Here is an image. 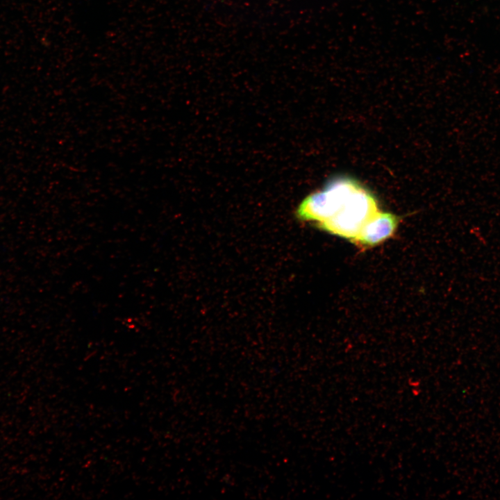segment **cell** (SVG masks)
Returning a JSON list of instances; mask_svg holds the SVG:
<instances>
[{
  "label": "cell",
  "mask_w": 500,
  "mask_h": 500,
  "mask_svg": "<svg viewBox=\"0 0 500 500\" xmlns=\"http://www.w3.org/2000/svg\"><path fill=\"white\" fill-rule=\"evenodd\" d=\"M378 210L374 195L361 185L347 198L332 217L317 226L352 241Z\"/></svg>",
  "instance_id": "cell-1"
},
{
  "label": "cell",
  "mask_w": 500,
  "mask_h": 500,
  "mask_svg": "<svg viewBox=\"0 0 500 500\" xmlns=\"http://www.w3.org/2000/svg\"><path fill=\"white\" fill-rule=\"evenodd\" d=\"M361 184L351 178L331 180L321 190L307 196L299 204L297 217L303 222H324L332 217L346 199Z\"/></svg>",
  "instance_id": "cell-2"
},
{
  "label": "cell",
  "mask_w": 500,
  "mask_h": 500,
  "mask_svg": "<svg viewBox=\"0 0 500 500\" xmlns=\"http://www.w3.org/2000/svg\"><path fill=\"white\" fill-rule=\"evenodd\" d=\"M399 222L394 214L378 210L351 242L362 248L377 246L394 235Z\"/></svg>",
  "instance_id": "cell-3"
}]
</instances>
